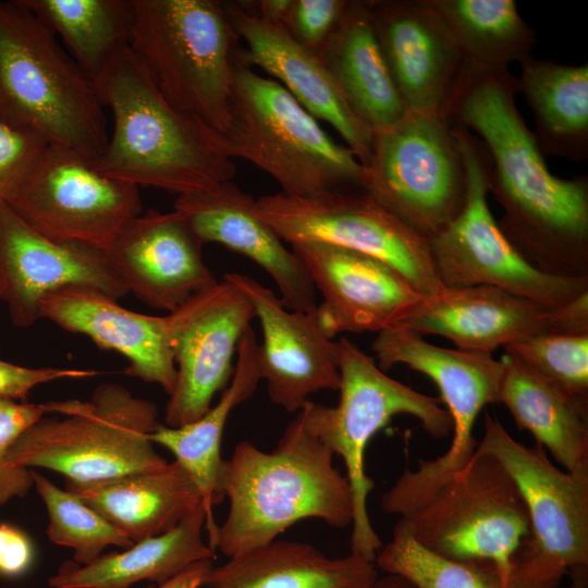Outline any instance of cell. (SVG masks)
<instances>
[{
  "mask_svg": "<svg viewBox=\"0 0 588 588\" xmlns=\"http://www.w3.org/2000/svg\"><path fill=\"white\" fill-rule=\"evenodd\" d=\"M128 47L175 109L223 135L237 38L215 0H131Z\"/></svg>",
  "mask_w": 588,
  "mask_h": 588,
  "instance_id": "obj_7",
  "label": "cell"
},
{
  "mask_svg": "<svg viewBox=\"0 0 588 588\" xmlns=\"http://www.w3.org/2000/svg\"><path fill=\"white\" fill-rule=\"evenodd\" d=\"M377 567L357 554L330 558L315 547L273 540L211 566L201 588H370Z\"/></svg>",
  "mask_w": 588,
  "mask_h": 588,
  "instance_id": "obj_29",
  "label": "cell"
},
{
  "mask_svg": "<svg viewBox=\"0 0 588 588\" xmlns=\"http://www.w3.org/2000/svg\"><path fill=\"white\" fill-rule=\"evenodd\" d=\"M256 216L283 242L323 243L384 261L420 295L442 290L430 241L405 224L363 188L298 197L281 192L255 199Z\"/></svg>",
  "mask_w": 588,
  "mask_h": 588,
  "instance_id": "obj_13",
  "label": "cell"
},
{
  "mask_svg": "<svg viewBox=\"0 0 588 588\" xmlns=\"http://www.w3.org/2000/svg\"><path fill=\"white\" fill-rule=\"evenodd\" d=\"M378 367L387 372L397 364L429 377L452 419V442L434 460H420L405 469L381 497L382 510L405 517L425 505L438 489L474 455L477 417L498 403L503 365L491 354L436 346L404 324L378 333L371 344Z\"/></svg>",
  "mask_w": 588,
  "mask_h": 588,
  "instance_id": "obj_9",
  "label": "cell"
},
{
  "mask_svg": "<svg viewBox=\"0 0 588 588\" xmlns=\"http://www.w3.org/2000/svg\"><path fill=\"white\" fill-rule=\"evenodd\" d=\"M467 65L507 69L531 57L532 28L514 0H432Z\"/></svg>",
  "mask_w": 588,
  "mask_h": 588,
  "instance_id": "obj_34",
  "label": "cell"
},
{
  "mask_svg": "<svg viewBox=\"0 0 588 588\" xmlns=\"http://www.w3.org/2000/svg\"><path fill=\"white\" fill-rule=\"evenodd\" d=\"M5 204L49 240L103 250L143 212L138 186L110 177L85 156L54 145L47 146Z\"/></svg>",
  "mask_w": 588,
  "mask_h": 588,
  "instance_id": "obj_14",
  "label": "cell"
},
{
  "mask_svg": "<svg viewBox=\"0 0 588 588\" xmlns=\"http://www.w3.org/2000/svg\"><path fill=\"white\" fill-rule=\"evenodd\" d=\"M0 119L93 162L109 138L93 81L22 0H0Z\"/></svg>",
  "mask_w": 588,
  "mask_h": 588,
  "instance_id": "obj_4",
  "label": "cell"
},
{
  "mask_svg": "<svg viewBox=\"0 0 588 588\" xmlns=\"http://www.w3.org/2000/svg\"><path fill=\"white\" fill-rule=\"evenodd\" d=\"M211 566L212 560L197 562L156 588H201Z\"/></svg>",
  "mask_w": 588,
  "mask_h": 588,
  "instance_id": "obj_44",
  "label": "cell"
},
{
  "mask_svg": "<svg viewBox=\"0 0 588 588\" xmlns=\"http://www.w3.org/2000/svg\"><path fill=\"white\" fill-rule=\"evenodd\" d=\"M46 414L42 404H33L0 395V505L24 497L33 479L30 469L16 467L8 461L15 441Z\"/></svg>",
  "mask_w": 588,
  "mask_h": 588,
  "instance_id": "obj_38",
  "label": "cell"
},
{
  "mask_svg": "<svg viewBox=\"0 0 588 588\" xmlns=\"http://www.w3.org/2000/svg\"><path fill=\"white\" fill-rule=\"evenodd\" d=\"M318 56L352 111L372 134L394 125L407 112L365 1H348Z\"/></svg>",
  "mask_w": 588,
  "mask_h": 588,
  "instance_id": "obj_26",
  "label": "cell"
},
{
  "mask_svg": "<svg viewBox=\"0 0 588 588\" xmlns=\"http://www.w3.org/2000/svg\"><path fill=\"white\" fill-rule=\"evenodd\" d=\"M33 486L45 503L49 525L47 536L73 550V562L86 565L98 559L106 547L130 548L134 542L77 495L57 487L30 469Z\"/></svg>",
  "mask_w": 588,
  "mask_h": 588,
  "instance_id": "obj_36",
  "label": "cell"
},
{
  "mask_svg": "<svg viewBox=\"0 0 588 588\" xmlns=\"http://www.w3.org/2000/svg\"><path fill=\"white\" fill-rule=\"evenodd\" d=\"M334 453L305 425L286 426L274 450L241 441L221 470V493L229 512L218 525L215 549L228 559L262 547L289 527L318 518L335 528L353 522L346 476L333 465Z\"/></svg>",
  "mask_w": 588,
  "mask_h": 588,
  "instance_id": "obj_3",
  "label": "cell"
},
{
  "mask_svg": "<svg viewBox=\"0 0 588 588\" xmlns=\"http://www.w3.org/2000/svg\"><path fill=\"white\" fill-rule=\"evenodd\" d=\"M203 245L176 211L149 209L131 220L105 252L128 294L171 313L218 282L204 261Z\"/></svg>",
  "mask_w": 588,
  "mask_h": 588,
  "instance_id": "obj_22",
  "label": "cell"
},
{
  "mask_svg": "<svg viewBox=\"0 0 588 588\" xmlns=\"http://www.w3.org/2000/svg\"><path fill=\"white\" fill-rule=\"evenodd\" d=\"M498 403L565 470L588 469V411L516 356L501 357Z\"/></svg>",
  "mask_w": 588,
  "mask_h": 588,
  "instance_id": "obj_31",
  "label": "cell"
},
{
  "mask_svg": "<svg viewBox=\"0 0 588 588\" xmlns=\"http://www.w3.org/2000/svg\"><path fill=\"white\" fill-rule=\"evenodd\" d=\"M370 588H415L409 581L406 579L393 575V574H387L384 573L382 576H378L376 580L372 583Z\"/></svg>",
  "mask_w": 588,
  "mask_h": 588,
  "instance_id": "obj_45",
  "label": "cell"
},
{
  "mask_svg": "<svg viewBox=\"0 0 588 588\" xmlns=\"http://www.w3.org/2000/svg\"><path fill=\"white\" fill-rule=\"evenodd\" d=\"M222 136L233 159L268 173L285 195L363 188L365 167L353 151L335 143L280 83L257 74L238 57L230 123Z\"/></svg>",
  "mask_w": 588,
  "mask_h": 588,
  "instance_id": "obj_6",
  "label": "cell"
},
{
  "mask_svg": "<svg viewBox=\"0 0 588 588\" xmlns=\"http://www.w3.org/2000/svg\"><path fill=\"white\" fill-rule=\"evenodd\" d=\"M66 490L97 511L133 542L158 536L204 506L189 475L175 461L115 479Z\"/></svg>",
  "mask_w": 588,
  "mask_h": 588,
  "instance_id": "obj_28",
  "label": "cell"
},
{
  "mask_svg": "<svg viewBox=\"0 0 588 588\" xmlns=\"http://www.w3.org/2000/svg\"><path fill=\"white\" fill-rule=\"evenodd\" d=\"M257 344L256 333L248 327L238 343L231 381L215 406L198 419L180 427L159 424L150 434L151 442L171 451L175 462L196 485L206 511L208 544L213 551L218 525L212 509L223 499L220 489L222 436L231 412L248 400L261 381L256 358Z\"/></svg>",
  "mask_w": 588,
  "mask_h": 588,
  "instance_id": "obj_27",
  "label": "cell"
},
{
  "mask_svg": "<svg viewBox=\"0 0 588 588\" xmlns=\"http://www.w3.org/2000/svg\"><path fill=\"white\" fill-rule=\"evenodd\" d=\"M294 0L241 1L257 17L284 27Z\"/></svg>",
  "mask_w": 588,
  "mask_h": 588,
  "instance_id": "obj_43",
  "label": "cell"
},
{
  "mask_svg": "<svg viewBox=\"0 0 588 588\" xmlns=\"http://www.w3.org/2000/svg\"><path fill=\"white\" fill-rule=\"evenodd\" d=\"M363 189L429 241L461 212L466 171L449 120L406 112L373 134Z\"/></svg>",
  "mask_w": 588,
  "mask_h": 588,
  "instance_id": "obj_12",
  "label": "cell"
},
{
  "mask_svg": "<svg viewBox=\"0 0 588 588\" xmlns=\"http://www.w3.org/2000/svg\"><path fill=\"white\" fill-rule=\"evenodd\" d=\"M476 452L503 466L525 503L531 540L520 559L542 560L566 575L588 567V469L555 466L541 445L518 442L488 413Z\"/></svg>",
  "mask_w": 588,
  "mask_h": 588,
  "instance_id": "obj_15",
  "label": "cell"
},
{
  "mask_svg": "<svg viewBox=\"0 0 588 588\" xmlns=\"http://www.w3.org/2000/svg\"><path fill=\"white\" fill-rule=\"evenodd\" d=\"M401 518L428 551L456 561H488L507 575L531 540L516 485L494 457L476 451L425 505Z\"/></svg>",
  "mask_w": 588,
  "mask_h": 588,
  "instance_id": "obj_10",
  "label": "cell"
},
{
  "mask_svg": "<svg viewBox=\"0 0 588 588\" xmlns=\"http://www.w3.org/2000/svg\"><path fill=\"white\" fill-rule=\"evenodd\" d=\"M42 407L62 417H42L21 434L8 454L16 467L47 468L82 486L168 464L150 440L160 424L156 404L119 383L99 384L89 400L51 401Z\"/></svg>",
  "mask_w": 588,
  "mask_h": 588,
  "instance_id": "obj_5",
  "label": "cell"
},
{
  "mask_svg": "<svg viewBox=\"0 0 588 588\" xmlns=\"http://www.w3.org/2000/svg\"><path fill=\"white\" fill-rule=\"evenodd\" d=\"M290 245L322 296L315 315L330 339L397 326L425 298L395 269L372 256L323 243Z\"/></svg>",
  "mask_w": 588,
  "mask_h": 588,
  "instance_id": "obj_19",
  "label": "cell"
},
{
  "mask_svg": "<svg viewBox=\"0 0 588 588\" xmlns=\"http://www.w3.org/2000/svg\"><path fill=\"white\" fill-rule=\"evenodd\" d=\"M223 277L240 286L254 305L262 331L257 365L273 404L297 413L309 395L339 390V344L321 331L316 313L287 309L271 289L246 274Z\"/></svg>",
  "mask_w": 588,
  "mask_h": 588,
  "instance_id": "obj_21",
  "label": "cell"
},
{
  "mask_svg": "<svg viewBox=\"0 0 588 588\" xmlns=\"http://www.w3.org/2000/svg\"><path fill=\"white\" fill-rule=\"evenodd\" d=\"M255 198L232 181L209 189L177 196L173 210L197 237L218 243L262 268L278 286L283 305L316 313V290L302 260L254 211Z\"/></svg>",
  "mask_w": 588,
  "mask_h": 588,
  "instance_id": "obj_24",
  "label": "cell"
},
{
  "mask_svg": "<svg viewBox=\"0 0 588 588\" xmlns=\"http://www.w3.org/2000/svg\"><path fill=\"white\" fill-rule=\"evenodd\" d=\"M33 547L27 536L5 524H0V574L14 577L32 565Z\"/></svg>",
  "mask_w": 588,
  "mask_h": 588,
  "instance_id": "obj_42",
  "label": "cell"
},
{
  "mask_svg": "<svg viewBox=\"0 0 588 588\" xmlns=\"http://www.w3.org/2000/svg\"><path fill=\"white\" fill-rule=\"evenodd\" d=\"M222 7L234 34L246 45L240 60L274 76L307 112L329 123L367 166L373 134L352 111L321 58L282 25L257 17L241 1L222 2Z\"/></svg>",
  "mask_w": 588,
  "mask_h": 588,
  "instance_id": "obj_23",
  "label": "cell"
},
{
  "mask_svg": "<svg viewBox=\"0 0 588 588\" xmlns=\"http://www.w3.org/2000/svg\"><path fill=\"white\" fill-rule=\"evenodd\" d=\"M39 318L86 335L99 348L118 352L128 363L125 375L172 393L176 368L166 316L135 313L101 291L71 285L40 301Z\"/></svg>",
  "mask_w": 588,
  "mask_h": 588,
  "instance_id": "obj_25",
  "label": "cell"
},
{
  "mask_svg": "<svg viewBox=\"0 0 588 588\" xmlns=\"http://www.w3.org/2000/svg\"><path fill=\"white\" fill-rule=\"evenodd\" d=\"M58 377L56 368H27L0 359V395L26 402L33 388Z\"/></svg>",
  "mask_w": 588,
  "mask_h": 588,
  "instance_id": "obj_41",
  "label": "cell"
},
{
  "mask_svg": "<svg viewBox=\"0 0 588 588\" xmlns=\"http://www.w3.org/2000/svg\"><path fill=\"white\" fill-rule=\"evenodd\" d=\"M71 285L88 286L119 299L128 294L103 249L49 240L0 203V299L12 323L29 328L40 301Z\"/></svg>",
  "mask_w": 588,
  "mask_h": 588,
  "instance_id": "obj_20",
  "label": "cell"
},
{
  "mask_svg": "<svg viewBox=\"0 0 588 588\" xmlns=\"http://www.w3.org/2000/svg\"><path fill=\"white\" fill-rule=\"evenodd\" d=\"M347 4V0H294L284 28L299 44L319 54Z\"/></svg>",
  "mask_w": 588,
  "mask_h": 588,
  "instance_id": "obj_40",
  "label": "cell"
},
{
  "mask_svg": "<svg viewBox=\"0 0 588 588\" xmlns=\"http://www.w3.org/2000/svg\"><path fill=\"white\" fill-rule=\"evenodd\" d=\"M49 144L0 119V203H5Z\"/></svg>",
  "mask_w": 588,
  "mask_h": 588,
  "instance_id": "obj_39",
  "label": "cell"
},
{
  "mask_svg": "<svg viewBox=\"0 0 588 588\" xmlns=\"http://www.w3.org/2000/svg\"><path fill=\"white\" fill-rule=\"evenodd\" d=\"M91 79L128 45L131 0H22Z\"/></svg>",
  "mask_w": 588,
  "mask_h": 588,
  "instance_id": "obj_35",
  "label": "cell"
},
{
  "mask_svg": "<svg viewBox=\"0 0 588 588\" xmlns=\"http://www.w3.org/2000/svg\"><path fill=\"white\" fill-rule=\"evenodd\" d=\"M338 344V405L326 406L309 400L299 413L308 430L342 457L353 499L351 552L375 563L382 543L367 509L368 495L375 487L365 466L368 443L402 414L418 419L424 430L436 439L452 433L453 425L439 399L389 377L351 340L340 338Z\"/></svg>",
  "mask_w": 588,
  "mask_h": 588,
  "instance_id": "obj_8",
  "label": "cell"
},
{
  "mask_svg": "<svg viewBox=\"0 0 588 588\" xmlns=\"http://www.w3.org/2000/svg\"><path fill=\"white\" fill-rule=\"evenodd\" d=\"M466 171V197L457 217L430 240L436 274L444 287L491 285L549 305L588 292V277L564 278L532 267L501 232L488 205L489 157L482 143L451 123Z\"/></svg>",
  "mask_w": 588,
  "mask_h": 588,
  "instance_id": "obj_11",
  "label": "cell"
},
{
  "mask_svg": "<svg viewBox=\"0 0 588 588\" xmlns=\"http://www.w3.org/2000/svg\"><path fill=\"white\" fill-rule=\"evenodd\" d=\"M375 565L400 576L415 588H560L566 574L538 559L518 560L507 575L488 561H456L439 556L413 537L400 518L391 540L378 551Z\"/></svg>",
  "mask_w": 588,
  "mask_h": 588,
  "instance_id": "obj_32",
  "label": "cell"
},
{
  "mask_svg": "<svg viewBox=\"0 0 588 588\" xmlns=\"http://www.w3.org/2000/svg\"><path fill=\"white\" fill-rule=\"evenodd\" d=\"M516 90L529 106L535 138L544 155L588 158V64H559L529 57L519 63Z\"/></svg>",
  "mask_w": 588,
  "mask_h": 588,
  "instance_id": "obj_33",
  "label": "cell"
},
{
  "mask_svg": "<svg viewBox=\"0 0 588 588\" xmlns=\"http://www.w3.org/2000/svg\"><path fill=\"white\" fill-rule=\"evenodd\" d=\"M516 94L509 69L466 64L448 120L485 146L488 191L503 210L497 222L513 247L544 273L588 277V177L549 171Z\"/></svg>",
  "mask_w": 588,
  "mask_h": 588,
  "instance_id": "obj_1",
  "label": "cell"
},
{
  "mask_svg": "<svg viewBox=\"0 0 588 588\" xmlns=\"http://www.w3.org/2000/svg\"><path fill=\"white\" fill-rule=\"evenodd\" d=\"M569 579L564 588H588V567H578L566 575Z\"/></svg>",
  "mask_w": 588,
  "mask_h": 588,
  "instance_id": "obj_46",
  "label": "cell"
},
{
  "mask_svg": "<svg viewBox=\"0 0 588 588\" xmlns=\"http://www.w3.org/2000/svg\"><path fill=\"white\" fill-rule=\"evenodd\" d=\"M113 127L94 162L103 174L177 196L230 182L236 166L223 136L171 106L128 45L93 81Z\"/></svg>",
  "mask_w": 588,
  "mask_h": 588,
  "instance_id": "obj_2",
  "label": "cell"
},
{
  "mask_svg": "<svg viewBox=\"0 0 588 588\" xmlns=\"http://www.w3.org/2000/svg\"><path fill=\"white\" fill-rule=\"evenodd\" d=\"M206 511L198 507L174 528L134 542L122 552L101 554L94 562L64 563L49 579L53 588H131L148 580L162 585L191 565L212 560L215 551L203 539Z\"/></svg>",
  "mask_w": 588,
  "mask_h": 588,
  "instance_id": "obj_30",
  "label": "cell"
},
{
  "mask_svg": "<svg viewBox=\"0 0 588 588\" xmlns=\"http://www.w3.org/2000/svg\"><path fill=\"white\" fill-rule=\"evenodd\" d=\"M408 112L448 120L466 63L432 0H365Z\"/></svg>",
  "mask_w": 588,
  "mask_h": 588,
  "instance_id": "obj_18",
  "label": "cell"
},
{
  "mask_svg": "<svg viewBox=\"0 0 588 588\" xmlns=\"http://www.w3.org/2000/svg\"><path fill=\"white\" fill-rule=\"evenodd\" d=\"M166 318L176 380L164 425L180 427L201 417L229 385L238 343L256 315L245 292L223 277Z\"/></svg>",
  "mask_w": 588,
  "mask_h": 588,
  "instance_id": "obj_16",
  "label": "cell"
},
{
  "mask_svg": "<svg viewBox=\"0 0 588 588\" xmlns=\"http://www.w3.org/2000/svg\"><path fill=\"white\" fill-rule=\"evenodd\" d=\"M400 324L441 335L461 351L491 354L536 334H588V292L549 306L491 285L443 286Z\"/></svg>",
  "mask_w": 588,
  "mask_h": 588,
  "instance_id": "obj_17",
  "label": "cell"
},
{
  "mask_svg": "<svg viewBox=\"0 0 588 588\" xmlns=\"http://www.w3.org/2000/svg\"><path fill=\"white\" fill-rule=\"evenodd\" d=\"M588 411V334L542 333L504 347Z\"/></svg>",
  "mask_w": 588,
  "mask_h": 588,
  "instance_id": "obj_37",
  "label": "cell"
}]
</instances>
